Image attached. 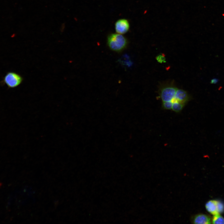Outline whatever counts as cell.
Listing matches in <instances>:
<instances>
[{"label":"cell","instance_id":"cell-4","mask_svg":"<svg viewBox=\"0 0 224 224\" xmlns=\"http://www.w3.org/2000/svg\"><path fill=\"white\" fill-rule=\"evenodd\" d=\"M205 207L207 211L213 215L220 214L224 211V204L217 200L208 201L206 203Z\"/></svg>","mask_w":224,"mask_h":224},{"label":"cell","instance_id":"cell-7","mask_svg":"<svg viewBox=\"0 0 224 224\" xmlns=\"http://www.w3.org/2000/svg\"><path fill=\"white\" fill-rule=\"evenodd\" d=\"M212 224H224V218L220 214L213 215L212 220Z\"/></svg>","mask_w":224,"mask_h":224},{"label":"cell","instance_id":"cell-2","mask_svg":"<svg viewBox=\"0 0 224 224\" xmlns=\"http://www.w3.org/2000/svg\"><path fill=\"white\" fill-rule=\"evenodd\" d=\"M107 44L111 50L119 52L127 47L128 41L127 38L122 34L116 33L109 34L107 36Z\"/></svg>","mask_w":224,"mask_h":224},{"label":"cell","instance_id":"cell-1","mask_svg":"<svg viewBox=\"0 0 224 224\" xmlns=\"http://www.w3.org/2000/svg\"><path fill=\"white\" fill-rule=\"evenodd\" d=\"M159 94L162 102V108L176 113L180 112L190 100L186 91L171 85L162 87Z\"/></svg>","mask_w":224,"mask_h":224},{"label":"cell","instance_id":"cell-8","mask_svg":"<svg viewBox=\"0 0 224 224\" xmlns=\"http://www.w3.org/2000/svg\"><path fill=\"white\" fill-rule=\"evenodd\" d=\"M157 60L159 63H164L166 62L165 57L163 55H159L156 58Z\"/></svg>","mask_w":224,"mask_h":224},{"label":"cell","instance_id":"cell-5","mask_svg":"<svg viewBox=\"0 0 224 224\" xmlns=\"http://www.w3.org/2000/svg\"><path fill=\"white\" fill-rule=\"evenodd\" d=\"M114 27L116 33L122 35L124 34L129 31L130 27V23L127 19H120L115 22Z\"/></svg>","mask_w":224,"mask_h":224},{"label":"cell","instance_id":"cell-9","mask_svg":"<svg viewBox=\"0 0 224 224\" xmlns=\"http://www.w3.org/2000/svg\"><path fill=\"white\" fill-rule=\"evenodd\" d=\"M65 28V24L64 23H62L61 26L60 28V30L61 32H63L64 31Z\"/></svg>","mask_w":224,"mask_h":224},{"label":"cell","instance_id":"cell-6","mask_svg":"<svg viewBox=\"0 0 224 224\" xmlns=\"http://www.w3.org/2000/svg\"><path fill=\"white\" fill-rule=\"evenodd\" d=\"M191 222L194 224L212 223V220L208 215L203 214H198L195 215L191 218Z\"/></svg>","mask_w":224,"mask_h":224},{"label":"cell","instance_id":"cell-3","mask_svg":"<svg viewBox=\"0 0 224 224\" xmlns=\"http://www.w3.org/2000/svg\"><path fill=\"white\" fill-rule=\"evenodd\" d=\"M23 78L19 74L12 72H7L1 82L2 85H6L8 88L17 87L22 82Z\"/></svg>","mask_w":224,"mask_h":224},{"label":"cell","instance_id":"cell-10","mask_svg":"<svg viewBox=\"0 0 224 224\" xmlns=\"http://www.w3.org/2000/svg\"><path fill=\"white\" fill-rule=\"evenodd\" d=\"M217 82V80L216 79H213L211 80L212 83H215Z\"/></svg>","mask_w":224,"mask_h":224}]
</instances>
